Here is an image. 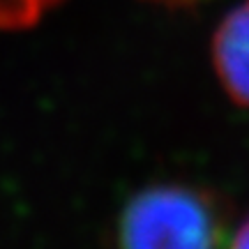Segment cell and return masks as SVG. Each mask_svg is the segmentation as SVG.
Here are the masks:
<instances>
[{
    "mask_svg": "<svg viewBox=\"0 0 249 249\" xmlns=\"http://www.w3.org/2000/svg\"><path fill=\"white\" fill-rule=\"evenodd\" d=\"M120 249H217V217L208 198L182 185H155L124 205Z\"/></svg>",
    "mask_w": 249,
    "mask_h": 249,
    "instance_id": "1",
    "label": "cell"
},
{
    "mask_svg": "<svg viewBox=\"0 0 249 249\" xmlns=\"http://www.w3.org/2000/svg\"><path fill=\"white\" fill-rule=\"evenodd\" d=\"M214 70L235 102L249 107V0L233 7L213 39Z\"/></svg>",
    "mask_w": 249,
    "mask_h": 249,
    "instance_id": "2",
    "label": "cell"
},
{
    "mask_svg": "<svg viewBox=\"0 0 249 249\" xmlns=\"http://www.w3.org/2000/svg\"><path fill=\"white\" fill-rule=\"evenodd\" d=\"M53 0H0V28H21L33 23ZM185 2V0H176Z\"/></svg>",
    "mask_w": 249,
    "mask_h": 249,
    "instance_id": "3",
    "label": "cell"
},
{
    "mask_svg": "<svg viewBox=\"0 0 249 249\" xmlns=\"http://www.w3.org/2000/svg\"><path fill=\"white\" fill-rule=\"evenodd\" d=\"M231 249H249V217L240 224V229L235 231L231 242Z\"/></svg>",
    "mask_w": 249,
    "mask_h": 249,
    "instance_id": "4",
    "label": "cell"
}]
</instances>
